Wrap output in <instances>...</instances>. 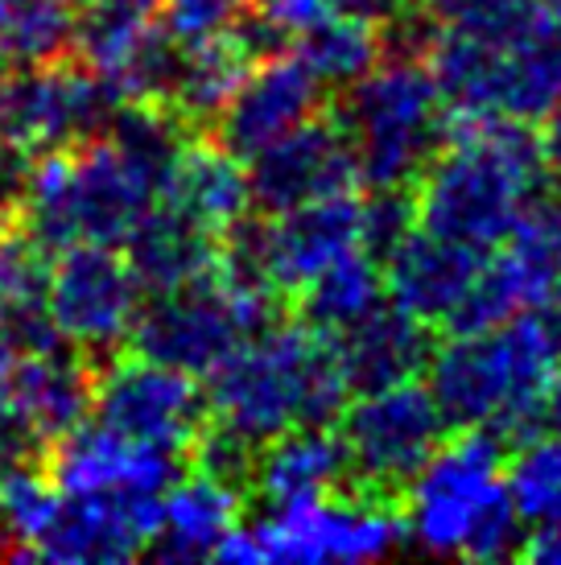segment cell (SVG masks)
Listing matches in <instances>:
<instances>
[{
    "label": "cell",
    "instance_id": "obj_1",
    "mask_svg": "<svg viewBox=\"0 0 561 565\" xmlns=\"http://www.w3.org/2000/svg\"><path fill=\"white\" fill-rule=\"evenodd\" d=\"M541 186L546 161L525 120L446 116L442 149L413 182L417 227L487 256Z\"/></svg>",
    "mask_w": 561,
    "mask_h": 565
},
{
    "label": "cell",
    "instance_id": "obj_2",
    "mask_svg": "<svg viewBox=\"0 0 561 565\" xmlns=\"http://www.w3.org/2000/svg\"><path fill=\"white\" fill-rule=\"evenodd\" d=\"M558 372L546 310H529L487 330H451L425 360V388L451 429H496L516 441L541 425Z\"/></svg>",
    "mask_w": 561,
    "mask_h": 565
},
{
    "label": "cell",
    "instance_id": "obj_3",
    "mask_svg": "<svg viewBox=\"0 0 561 565\" xmlns=\"http://www.w3.org/2000/svg\"><path fill=\"white\" fill-rule=\"evenodd\" d=\"M207 380L211 422L256 446L294 425H335L351 401L327 334L280 318L248 334Z\"/></svg>",
    "mask_w": 561,
    "mask_h": 565
},
{
    "label": "cell",
    "instance_id": "obj_4",
    "mask_svg": "<svg viewBox=\"0 0 561 565\" xmlns=\"http://www.w3.org/2000/svg\"><path fill=\"white\" fill-rule=\"evenodd\" d=\"M504 458L508 438L496 429H458L454 438H442L401 491L405 541L437 557H516L525 524L504 487Z\"/></svg>",
    "mask_w": 561,
    "mask_h": 565
},
{
    "label": "cell",
    "instance_id": "obj_5",
    "mask_svg": "<svg viewBox=\"0 0 561 565\" xmlns=\"http://www.w3.org/2000/svg\"><path fill=\"white\" fill-rule=\"evenodd\" d=\"M335 125L356 153L359 186H413L442 149L446 104L425 58H380L339 92Z\"/></svg>",
    "mask_w": 561,
    "mask_h": 565
},
{
    "label": "cell",
    "instance_id": "obj_6",
    "mask_svg": "<svg viewBox=\"0 0 561 565\" xmlns=\"http://www.w3.org/2000/svg\"><path fill=\"white\" fill-rule=\"evenodd\" d=\"M405 545L401 500H380L356 487H339L314 500L268 508L252 524H235L215 545V562H375Z\"/></svg>",
    "mask_w": 561,
    "mask_h": 565
},
{
    "label": "cell",
    "instance_id": "obj_7",
    "mask_svg": "<svg viewBox=\"0 0 561 565\" xmlns=\"http://www.w3.org/2000/svg\"><path fill=\"white\" fill-rule=\"evenodd\" d=\"M280 310V294L240 289L211 268L207 277L182 289L154 294L149 306H140L128 343L137 355H149L199 380L211 376L248 334L273 327Z\"/></svg>",
    "mask_w": 561,
    "mask_h": 565
},
{
    "label": "cell",
    "instance_id": "obj_8",
    "mask_svg": "<svg viewBox=\"0 0 561 565\" xmlns=\"http://www.w3.org/2000/svg\"><path fill=\"white\" fill-rule=\"evenodd\" d=\"M446 417L425 384L405 380L392 388L359 393L339 413V438L347 450V487L401 500L409 479L425 467L446 438Z\"/></svg>",
    "mask_w": 561,
    "mask_h": 565
},
{
    "label": "cell",
    "instance_id": "obj_9",
    "mask_svg": "<svg viewBox=\"0 0 561 565\" xmlns=\"http://www.w3.org/2000/svg\"><path fill=\"white\" fill-rule=\"evenodd\" d=\"M561 306V190L541 186L508 236L487 252L446 330H487L529 310Z\"/></svg>",
    "mask_w": 561,
    "mask_h": 565
},
{
    "label": "cell",
    "instance_id": "obj_10",
    "mask_svg": "<svg viewBox=\"0 0 561 565\" xmlns=\"http://www.w3.org/2000/svg\"><path fill=\"white\" fill-rule=\"evenodd\" d=\"M116 92L92 66L71 58L50 63H13L0 83V128L25 153L75 149L108 128Z\"/></svg>",
    "mask_w": 561,
    "mask_h": 565
},
{
    "label": "cell",
    "instance_id": "obj_11",
    "mask_svg": "<svg viewBox=\"0 0 561 565\" xmlns=\"http://www.w3.org/2000/svg\"><path fill=\"white\" fill-rule=\"evenodd\" d=\"M140 294L137 273L112 244H71L50 265L46 310L66 347L104 363L128 343Z\"/></svg>",
    "mask_w": 561,
    "mask_h": 565
},
{
    "label": "cell",
    "instance_id": "obj_12",
    "mask_svg": "<svg viewBox=\"0 0 561 565\" xmlns=\"http://www.w3.org/2000/svg\"><path fill=\"white\" fill-rule=\"evenodd\" d=\"M92 417L116 434L149 446H170L190 455L194 438L211 422L207 396L194 376L166 367L149 355H112L95 363Z\"/></svg>",
    "mask_w": 561,
    "mask_h": 565
},
{
    "label": "cell",
    "instance_id": "obj_13",
    "mask_svg": "<svg viewBox=\"0 0 561 565\" xmlns=\"http://www.w3.org/2000/svg\"><path fill=\"white\" fill-rule=\"evenodd\" d=\"M38 467L63 495H161L190 462L182 450L133 441L99 422H78L46 441Z\"/></svg>",
    "mask_w": 561,
    "mask_h": 565
},
{
    "label": "cell",
    "instance_id": "obj_14",
    "mask_svg": "<svg viewBox=\"0 0 561 565\" xmlns=\"http://www.w3.org/2000/svg\"><path fill=\"white\" fill-rule=\"evenodd\" d=\"M356 186V153L327 111L248 158V194L261 215H280Z\"/></svg>",
    "mask_w": 561,
    "mask_h": 565
},
{
    "label": "cell",
    "instance_id": "obj_15",
    "mask_svg": "<svg viewBox=\"0 0 561 565\" xmlns=\"http://www.w3.org/2000/svg\"><path fill=\"white\" fill-rule=\"evenodd\" d=\"M322 99H327V87L301 63V54L280 50L273 58L248 66V75L223 104L207 137H215L227 153L248 161L252 153H261L277 137L322 116Z\"/></svg>",
    "mask_w": 561,
    "mask_h": 565
},
{
    "label": "cell",
    "instance_id": "obj_16",
    "mask_svg": "<svg viewBox=\"0 0 561 565\" xmlns=\"http://www.w3.org/2000/svg\"><path fill=\"white\" fill-rule=\"evenodd\" d=\"M248 227L265 281L280 298H294L310 277L359 248V199L356 190H347L268 215V223L248 220Z\"/></svg>",
    "mask_w": 561,
    "mask_h": 565
},
{
    "label": "cell",
    "instance_id": "obj_17",
    "mask_svg": "<svg viewBox=\"0 0 561 565\" xmlns=\"http://www.w3.org/2000/svg\"><path fill=\"white\" fill-rule=\"evenodd\" d=\"M161 495H63L33 541V562L108 565L145 553Z\"/></svg>",
    "mask_w": 561,
    "mask_h": 565
},
{
    "label": "cell",
    "instance_id": "obj_18",
    "mask_svg": "<svg viewBox=\"0 0 561 565\" xmlns=\"http://www.w3.org/2000/svg\"><path fill=\"white\" fill-rule=\"evenodd\" d=\"M95 363L75 347L4 351L0 347V408L30 425L42 441L92 417Z\"/></svg>",
    "mask_w": 561,
    "mask_h": 565
},
{
    "label": "cell",
    "instance_id": "obj_19",
    "mask_svg": "<svg viewBox=\"0 0 561 565\" xmlns=\"http://www.w3.org/2000/svg\"><path fill=\"white\" fill-rule=\"evenodd\" d=\"M484 260V252L413 227L380 260L384 265L380 268L384 273V294L392 298V306H401L405 315L421 318L425 327H434V322L446 327L451 315L458 310V301L467 298V289L479 277Z\"/></svg>",
    "mask_w": 561,
    "mask_h": 565
},
{
    "label": "cell",
    "instance_id": "obj_20",
    "mask_svg": "<svg viewBox=\"0 0 561 565\" xmlns=\"http://www.w3.org/2000/svg\"><path fill=\"white\" fill-rule=\"evenodd\" d=\"M330 351L347 380V393L359 396L417 380L434 351V339L421 318L405 315L392 301H380L356 327L330 334Z\"/></svg>",
    "mask_w": 561,
    "mask_h": 565
},
{
    "label": "cell",
    "instance_id": "obj_21",
    "mask_svg": "<svg viewBox=\"0 0 561 565\" xmlns=\"http://www.w3.org/2000/svg\"><path fill=\"white\" fill-rule=\"evenodd\" d=\"M240 512H244L240 487L211 479L203 471H182L157 500V524L145 553L157 562L215 557V545L240 524Z\"/></svg>",
    "mask_w": 561,
    "mask_h": 565
},
{
    "label": "cell",
    "instance_id": "obj_22",
    "mask_svg": "<svg viewBox=\"0 0 561 565\" xmlns=\"http://www.w3.org/2000/svg\"><path fill=\"white\" fill-rule=\"evenodd\" d=\"M561 99V13L541 9L508 42H491V111L508 120H546Z\"/></svg>",
    "mask_w": 561,
    "mask_h": 565
},
{
    "label": "cell",
    "instance_id": "obj_23",
    "mask_svg": "<svg viewBox=\"0 0 561 565\" xmlns=\"http://www.w3.org/2000/svg\"><path fill=\"white\" fill-rule=\"evenodd\" d=\"M347 487V450L335 425H294L256 446L248 475V495L268 508L314 500Z\"/></svg>",
    "mask_w": 561,
    "mask_h": 565
},
{
    "label": "cell",
    "instance_id": "obj_24",
    "mask_svg": "<svg viewBox=\"0 0 561 565\" xmlns=\"http://www.w3.org/2000/svg\"><path fill=\"white\" fill-rule=\"evenodd\" d=\"M161 199L182 211L187 220L203 223L207 232L223 236L227 227L244 220L252 211V194H248V170L244 161L227 153L215 137H190L182 145L178 161L166 173V186H161Z\"/></svg>",
    "mask_w": 561,
    "mask_h": 565
},
{
    "label": "cell",
    "instance_id": "obj_25",
    "mask_svg": "<svg viewBox=\"0 0 561 565\" xmlns=\"http://www.w3.org/2000/svg\"><path fill=\"white\" fill-rule=\"evenodd\" d=\"M120 244H125L128 268L137 273L140 289H149V294H170V289L199 281L215 268L219 256L215 232L187 220L170 203L149 206Z\"/></svg>",
    "mask_w": 561,
    "mask_h": 565
},
{
    "label": "cell",
    "instance_id": "obj_26",
    "mask_svg": "<svg viewBox=\"0 0 561 565\" xmlns=\"http://www.w3.org/2000/svg\"><path fill=\"white\" fill-rule=\"evenodd\" d=\"M294 298L301 322L330 339L339 330L356 327L359 318L372 315L375 306L384 301V273H380L375 256L356 248L322 268L318 277H310Z\"/></svg>",
    "mask_w": 561,
    "mask_h": 565
},
{
    "label": "cell",
    "instance_id": "obj_27",
    "mask_svg": "<svg viewBox=\"0 0 561 565\" xmlns=\"http://www.w3.org/2000/svg\"><path fill=\"white\" fill-rule=\"evenodd\" d=\"M104 137L116 145V153H120L140 178L154 182L157 199H161L166 173H170V166L178 161L182 145H187L190 137H199V132H194L178 111L166 108V104L120 99L116 111H112L108 128H104Z\"/></svg>",
    "mask_w": 561,
    "mask_h": 565
},
{
    "label": "cell",
    "instance_id": "obj_28",
    "mask_svg": "<svg viewBox=\"0 0 561 565\" xmlns=\"http://www.w3.org/2000/svg\"><path fill=\"white\" fill-rule=\"evenodd\" d=\"M248 66L252 63L227 38L187 46V58H182V71H178V83H173L166 108L178 111L194 132H211L223 104L232 99L240 79L248 75Z\"/></svg>",
    "mask_w": 561,
    "mask_h": 565
},
{
    "label": "cell",
    "instance_id": "obj_29",
    "mask_svg": "<svg viewBox=\"0 0 561 565\" xmlns=\"http://www.w3.org/2000/svg\"><path fill=\"white\" fill-rule=\"evenodd\" d=\"M294 38L301 63L310 66L327 92H343L380 63V33L363 21L330 13V9L322 17H314Z\"/></svg>",
    "mask_w": 561,
    "mask_h": 565
},
{
    "label": "cell",
    "instance_id": "obj_30",
    "mask_svg": "<svg viewBox=\"0 0 561 565\" xmlns=\"http://www.w3.org/2000/svg\"><path fill=\"white\" fill-rule=\"evenodd\" d=\"M504 487L525 529L561 524V434L532 429L504 458Z\"/></svg>",
    "mask_w": 561,
    "mask_h": 565
},
{
    "label": "cell",
    "instance_id": "obj_31",
    "mask_svg": "<svg viewBox=\"0 0 561 565\" xmlns=\"http://www.w3.org/2000/svg\"><path fill=\"white\" fill-rule=\"evenodd\" d=\"M75 0H0V50L9 63H50L71 54Z\"/></svg>",
    "mask_w": 561,
    "mask_h": 565
},
{
    "label": "cell",
    "instance_id": "obj_32",
    "mask_svg": "<svg viewBox=\"0 0 561 565\" xmlns=\"http://www.w3.org/2000/svg\"><path fill=\"white\" fill-rule=\"evenodd\" d=\"M434 17L442 30H458L484 42H508L532 17L541 13V0H413Z\"/></svg>",
    "mask_w": 561,
    "mask_h": 565
},
{
    "label": "cell",
    "instance_id": "obj_33",
    "mask_svg": "<svg viewBox=\"0 0 561 565\" xmlns=\"http://www.w3.org/2000/svg\"><path fill=\"white\" fill-rule=\"evenodd\" d=\"M413 227H417L413 186H368V199H359V248L375 260H384Z\"/></svg>",
    "mask_w": 561,
    "mask_h": 565
},
{
    "label": "cell",
    "instance_id": "obj_34",
    "mask_svg": "<svg viewBox=\"0 0 561 565\" xmlns=\"http://www.w3.org/2000/svg\"><path fill=\"white\" fill-rule=\"evenodd\" d=\"M256 0H161V30L182 46H203L232 30Z\"/></svg>",
    "mask_w": 561,
    "mask_h": 565
},
{
    "label": "cell",
    "instance_id": "obj_35",
    "mask_svg": "<svg viewBox=\"0 0 561 565\" xmlns=\"http://www.w3.org/2000/svg\"><path fill=\"white\" fill-rule=\"evenodd\" d=\"M42 450H46V441L38 438L21 417L0 408V479L9 471H17V467L42 462Z\"/></svg>",
    "mask_w": 561,
    "mask_h": 565
},
{
    "label": "cell",
    "instance_id": "obj_36",
    "mask_svg": "<svg viewBox=\"0 0 561 565\" xmlns=\"http://www.w3.org/2000/svg\"><path fill=\"white\" fill-rule=\"evenodd\" d=\"M30 158L21 145L9 141V132L0 128V211L9 215L17 203V194H21V182H25V170H30Z\"/></svg>",
    "mask_w": 561,
    "mask_h": 565
},
{
    "label": "cell",
    "instance_id": "obj_37",
    "mask_svg": "<svg viewBox=\"0 0 561 565\" xmlns=\"http://www.w3.org/2000/svg\"><path fill=\"white\" fill-rule=\"evenodd\" d=\"M409 4H413V0H327L330 13L351 17V21H363V25H372V30L389 25L392 17H401Z\"/></svg>",
    "mask_w": 561,
    "mask_h": 565
},
{
    "label": "cell",
    "instance_id": "obj_38",
    "mask_svg": "<svg viewBox=\"0 0 561 565\" xmlns=\"http://www.w3.org/2000/svg\"><path fill=\"white\" fill-rule=\"evenodd\" d=\"M273 21H280L289 33L306 30L314 17L327 13V0H256Z\"/></svg>",
    "mask_w": 561,
    "mask_h": 565
},
{
    "label": "cell",
    "instance_id": "obj_39",
    "mask_svg": "<svg viewBox=\"0 0 561 565\" xmlns=\"http://www.w3.org/2000/svg\"><path fill=\"white\" fill-rule=\"evenodd\" d=\"M525 562L537 565H561V524H546V529H525V541H520V553Z\"/></svg>",
    "mask_w": 561,
    "mask_h": 565
},
{
    "label": "cell",
    "instance_id": "obj_40",
    "mask_svg": "<svg viewBox=\"0 0 561 565\" xmlns=\"http://www.w3.org/2000/svg\"><path fill=\"white\" fill-rule=\"evenodd\" d=\"M541 161H546V173H553L561 182V99L546 111V128H541Z\"/></svg>",
    "mask_w": 561,
    "mask_h": 565
},
{
    "label": "cell",
    "instance_id": "obj_41",
    "mask_svg": "<svg viewBox=\"0 0 561 565\" xmlns=\"http://www.w3.org/2000/svg\"><path fill=\"white\" fill-rule=\"evenodd\" d=\"M537 429H558L561 434V372H558V380L549 384L546 401H541V425H537Z\"/></svg>",
    "mask_w": 561,
    "mask_h": 565
},
{
    "label": "cell",
    "instance_id": "obj_42",
    "mask_svg": "<svg viewBox=\"0 0 561 565\" xmlns=\"http://www.w3.org/2000/svg\"><path fill=\"white\" fill-rule=\"evenodd\" d=\"M546 318H549V334H553V347H558V360H561V306L546 310Z\"/></svg>",
    "mask_w": 561,
    "mask_h": 565
},
{
    "label": "cell",
    "instance_id": "obj_43",
    "mask_svg": "<svg viewBox=\"0 0 561 565\" xmlns=\"http://www.w3.org/2000/svg\"><path fill=\"white\" fill-rule=\"evenodd\" d=\"M4 227H9V215H4V211H0V236H4Z\"/></svg>",
    "mask_w": 561,
    "mask_h": 565
}]
</instances>
